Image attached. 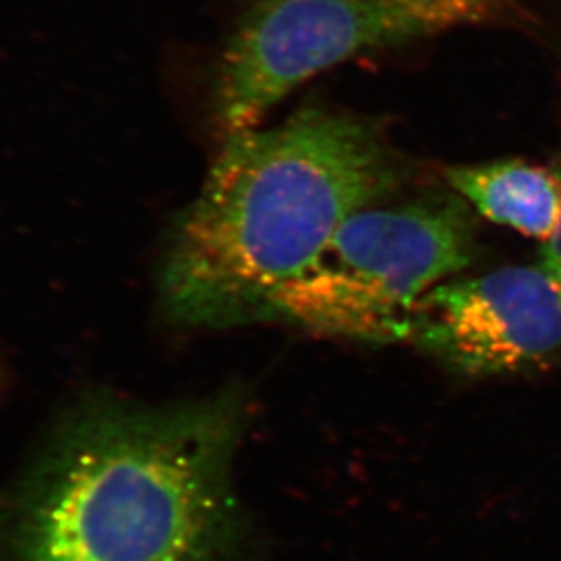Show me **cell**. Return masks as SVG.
<instances>
[{
    "label": "cell",
    "instance_id": "cell-3",
    "mask_svg": "<svg viewBox=\"0 0 561 561\" xmlns=\"http://www.w3.org/2000/svg\"><path fill=\"white\" fill-rule=\"evenodd\" d=\"M472 255L474 227L463 201L363 208L274 297L265 321L368 343L409 340L421 297L463 271Z\"/></svg>",
    "mask_w": 561,
    "mask_h": 561
},
{
    "label": "cell",
    "instance_id": "cell-4",
    "mask_svg": "<svg viewBox=\"0 0 561 561\" xmlns=\"http://www.w3.org/2000/svg\"><path fill=\"white\" fill-rule=\"evenodd\" d=\"M514 15L511 0H257L217 62L214 121L225 137L252 130L294 88L352 57Z\"/></svg>",
    "mask_w": 561,
    "mask_h": 561
},
{
    "label": "cell",
    "instance_id": "cell-2",
    "mask_svg": "<svg viewBox=\"0 0 561 561\" xmlns=\"http://www.w3.org/2000/svg\"><path fill=\"white\" fill-rule=\"evenodd\" d=\"M396 181L378 126L356 115L307 106L271 130L225 137L168 244V313L195 329L265 321L335 230Z\"/></svg>",
    "mask_w": 561,
    "mask_h": 561
},
{
    "label": "cell",
    "instance_id": "cell-6",
    "mask_svg": "<svg viewBox=\"0 0 561 561\" xmlns=\"http://www.w3.org/2000/svg\"><path fill=\"white\" fill-rule=\"evenodd\" d=\"M448 183L486 219L546 243L561 214L558 173L529 162L496 161L480 167L453 168Z\"/></svg>",
    "mask_w": 561,
    "mask_h": 561
},
{
    "label": "cell",
    "instance_id": "cell-5",
    "mask_svg": "<svg viewBox=\"0 0 561 561\" xmlns=\"http://www.w3.org/2000/svg\"><path fill=\"white\" fill-rule=\"evenodd\" d=\"M409 340L469 378L527 370L560 351V291L533 266L443 283L417 302Z\"/></svg>",
    "mask_w": 561,
    "mask_h": 561
},
{
    "label": "cell",
    "instance_id": "cell-1",
    "mask_svg": "<svg viewBox=\"0 0 561 561\" xmlns=\"http://www.w3.org/2000/svg\"><path fill=\"white\" fill-rule=\"evenodd\" d=\"M247 421L238 387L79 401L0 497V561H249L254 519L232 472Z\"/></svg>",
    "mask_w": 561,
    "mask_h": 561
},
{
    "label": "cell",
    "instance_id": "cell-7",
    "mask_svg": "<svg viewBox=\"0 0 561 561\" xmlns=\"http://www.w3.org/2000/svg\"><path fill=\"white\" fill-rule=\"evenodd\" d=\"M561 179V172L558 173ZM541 271L546 272L547 277L552 280V285L557 286V290L561 296V214L558 221L557 230L552 232L551 238L543 243V252H541Z\"/></svg>",
    "mask_w": 561,
    "mask_h": 561
}]
</instances>
